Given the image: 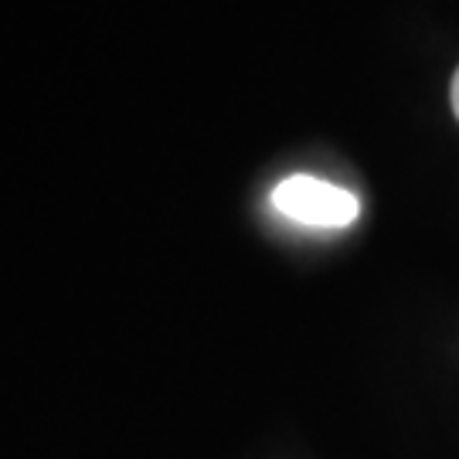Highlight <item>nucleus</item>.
I'll list each match as a JSON object with an SVG mask.
<instances>
[{"mask_svg":"<svg viewBox=\"0 0 459 459\" xmlns=\"http://www.w3.org/2000/svg\"><path fill=\"white\" fill-rule=\"evenodd\" d=\"M273 204L279 214L293 218L299 225H313V229H344L361 212L358 197L347 187H337L320 178H307V174L279 181L273 191Z\"/></svg>","mask_w":459,"mask_h":459,"instance_id":"f257e3e1","label":"nucleus"},{"mask_svg":"<svg viewBox=\"0 0 459 459\" xmlns=\"http://www.w3.org/2000/svg\"><path fill=\"white\" fill-rule=\"evenodd\" d=\"M449 102H453V113H456V119H459V68H456V75H453V85H449Z\"/></svg>","mask_w":459,"mask_h":459,"instance_id":"f03ea898","label":"nucleus"}]
</instances>
